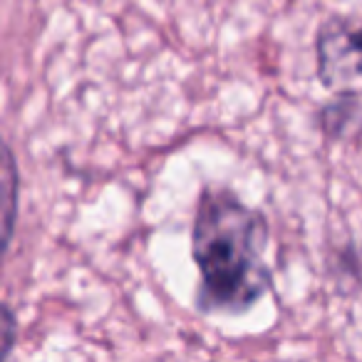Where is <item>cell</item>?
Returning a JSON list of instances; mask_svg holds the SVG:
<instances>
[{"mask_svg":"<svg viewBox=\"0 0 362 362\" xmlns=\"http://www.w3.org/2000/svg\"><path fill=\"white\" fill-rule=\"evenodd\" d=\"M268 238L271 228L258 209L243 204L231 189H204L192 226V256L202 273L199 310L236 315L266 296Z\"/></svg>","mask_w":362,"mask_h":362,"instance_id":"6da1fadb","label":"cell"},{"mask_svg":"<svg viewBox=\"0 0 362 362\" xmlns=\"http://www.w3.org/2000/svg\"><path fill=\"white\" fill-rule=\"evenodd\" d=\"M317 77L332 92L362 90V23L327 21L315 35Z\"/></svg>","mask_w":362,"mask_h":362,"instance_id":"7a4b0ae2","label":"cell"},{"mask_svg":"<svg viewBox=\"0 0 362 362\" xmlns=\"http://www.w3.org/2000/svg\"><path fill=\"white\" fill-rule=\"evenodd\" d=\"M18 194H21V174L16 156L8 141L0 136V263L11 248L18 223Z\"/></svg>","mask_w":362,"mask_h":362,"instance_id":"3957f363","label":"cell"},{"mask_svg":"<svg viewBox=\"0 0 362 362\" xmlns=\"http://www.w3.org/2000/svg\"><path fill=\"white\" fill-rule=\"evenodd\" d=\"M317 127L327 139H355L362 132V100L355 92H337L335 100L317 112Z\"/></svg>","mask_w":362,"mask_h":362,"instance_id":"277c9868","label":"cell"},{"mask_svg":"<svg viewBox=\"0 0 362 362\" xmlns=\"http://www.w3.org/2000/svg\"><path fill=\"white\" fill-rule=\"evenodd\" d=\"M16 337H18L16 313L6 303H0V360L11 355L13 345H16Z\"/></svg>","mask_w":362,"mask_h":362,"instance_id":"5b68a950","label":"cell"}]
</instances>
